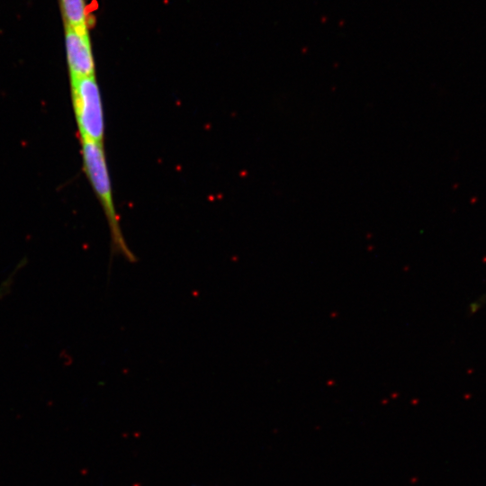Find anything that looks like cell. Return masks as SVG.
<instances>
[{"label":"cell","mask_w":486,"mask_h":486,"mask_svg":"<svg viewBox=\"0 0 486 486\" xmlns=\"http://www.w3.org/2000/svg\"><path fill=\"white\" fill-rule=\"evenodd\" d=\"M80 142L85 172L106 217L112 239V251L113 254L122 255L131 263L135 262L136 257L125 241L113 202L103 142L90 140Z\"/></svg>","instance_id":"1"},{"label":"cell","mask_w":486,"mask_h":486,"mask_svg":"<svg viewBox=\"0 0 486 486\" xmlns=\"http://www.w3.org/2000/svg\"><path fill=\"white\" fill-rule=\"evenodd\" d=\"M65 48L70 79L94 75V60L88 27L64 25Z\"/></svg>","instance_id":"3"},{"label":"cell","mask_w":486,"mask_h":486,"mask_svg":"<svg viewBox=\"0 0 486 486\" xmlns=\"http://www.w3.org/2000/svg\"><path fill=\"white\" fill-rule=\"evenodd\" d=\"M64 25L88 27L87 7L85 0H59Z\"/></svg>","instance_id":"4"},{"label":"cell","mask_w":486,"mask_h":486,"mask_svg":"<svg viewBox=\"0 0 486 486\" xmlns=\"http://www.w3.org/2000/svg\"><path fill=\"white\" fill-rule=\"evenodd\" d=\"M71 97L80 140L103 142L104 118L95 75L70 79Z\"/></svg>","instance_id":"2"}]
</instances>
